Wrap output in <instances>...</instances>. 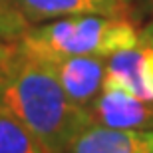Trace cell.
I'll return each mask as SVG.
<instances>
[{
  "mask_svg": "<svg viewBox=\"0 0 153 153\" xmlns=\"http://www.w3.org/2000/svg\"><path fill=\"white\" fill-rule=\"evenodd\" d=\"M139 44L153 46V24H149L143 32H139Z\"/></svg>",
  "mask_w": 153,
  "mask_h": 153,
  "instance_id": "8fae6325",
  "label": "cell"
},
{
  "mask_svg": "<svg viewBox=\"0 0 153 153\" xmlns=\"http://www.w3.org/2000/svg\"><path fill=\"white\" fill-rule=\"evenodd\" d=\"M0 153H48L26 125L0 105Z\"/></svg>",
  "mask_w": 153,
  "mask_h": 153,
  "instance_id": "52a82bcc",
  "label": "cell"
},
{
  "mask_svg": "<svg viewBox=\"0 0 153 153\" xmlns=\"http://www.w3.org/2000/svg\"><path fill=\"white\" fill-rule=\"evenodd\" d=\"M18 52V42H6L0 38V68H4Z\"/></svg>",
  "mask_w": 153,
  "mask_h": 153,
  "instance_id": "30bf717a",
  "label": "cell"
},
{
  "mask_svg": "<svg viewBox=\"0 0 153 153\" xmlns=\"http://www.w3.org/2000/svg\"><path fill=\"white\" fill-rule=\"evenodd\" d=\"M28 30L30 22L20 10L18 0H0V38L6 42H20Z\"/></svg>",
  "mask_w": 153,
  "mask_h": 153,
  "instance_id": "ba28073f",
  "label": "cell"
},
{
  "mask_svg": "<svg viewBox=\"0 0 153 153\" xmlns=\"http://www.w3.org/2000/svg\"><path fill=\"white\" fill-rule=\"evenodd\" d=\"M151 153H153V137H151Z\"/></svg>",
  "mask_w": 153,
  "mask_h": 153,
  "instance_id": "7c38bea8",
  "label": "cell"
},
{
  "mask_svg": "<svg viewBox=\"0 0 153 153\" xmlns=\"http://www.w3.org/2000/svg\"><path fill=\"white\" fill-rule=\"evenodd\" d=\"M52 64H54L56 76L70 100L82 108H90L103 88L105 58L68 56L54 60Z\"/></svg>",
  "mask_w": 153,
  "mask_h": 153,
  "instance_id": "5b68a950",
  "label": "cell"
},
{
  "mask_svg": "<svg viewBox=\"0 0 153 153\" xmlns=\"http://www.w3.org/2000/svg\"><path fill=\"white\" fill-rule=\"evenodd\" d=\"M127 2H129V0H127Z\"/></svg>",
  "mask_w": 153,
  "mask_h": 153,
  "instance_id": "4fadbf2b",
  "label": "cell"
},
{
  "mask_svg": "<svg viewBox=\"0 0 153 153\" xmlns=\"http://www.w3.org/2000/svg\"><path fill=\"white\" fill-rule=\"evenodd\" d=\"M153 129H114L90 121L64 153H151Z\"/></svg>",
  "mask_w": 153,
  "mask_h": 153,
  "instance_id": "277c9868",
  "label": "cell"
},
{
  "mask_svg": "<svg viewBox=\"0 0 153 153\" xmlns=\"http://www.w3.org/2000/svg\"><path fill=\"white\" fill-rule=\"evenodd\" d=\"M141 46V56L137 64V79H135V97L153 102V46Z\"/></svg>",
  "mask_w": 153,
  "mask_h": 153,
  "instance_id": "9c48e42d",
  "label": "cell"
},
{
  "mask_svg": "<svg viewBox=\"0 0 153 153\" xmlns=\"http://www.w3.org/2000/svg\"><path fill=\"white\" fill-rule=\"evenodd\" d=\"M0 105L16 115L48 153H64L68 143L91 121L90 109L68 97L54 64L24 50L0 68Z\"/></svg>",
  "mask_w": 153,
  "mask_h": 153,
  "instance_id": "6da1fadb",
  "label": "cell"
},
{
  "mask_svg": "<svg viewBox=\"0 0 153 153\" xmlns=\"http://www.w3.org/2000/svg\"><path fill=\"white\" fill-rule=\"evenodd\" d=\"M18 44L48 62L68 56L109 58L139 44V30L127 16L79 14L30 28Z\"/></svg>",
  "mask_w": 153,
  "mask_h": 153,
  "instance_id": "7a4b0ae2",
  "label": "cell"
},
{
  "mask_svg": "<svg viewBox=\"0 0 153 153\" xmlns=\"http://www.w3.org/2000/svg\"><path fill=\"white\" fill-rule=\"evenodd\" d=\"M18 4L30 24L79 14H102V16L127 14V0H18Z\"/></svg>",
  "mask_w": 153,
  "mask_h": 153,
  "instance_id": "8992f818",
  "label": "cell"
},
{
  "mask_svg": "<svg viewBox=\"0 0 153 153\" xmlns=\"http://www.w3.org/2000/svg\"><path fill=\"white\" fill-rule=\"evenodd\" d=\"M88 109L91 121L105 127L133 131L153 129V102L139 100L115 85H103Z\"/></svg>",
  "mask_w": 153,
  "mask_h": 153,
  "instance_id": "3957f363",
  "label": "cell"
}]
</instances>
